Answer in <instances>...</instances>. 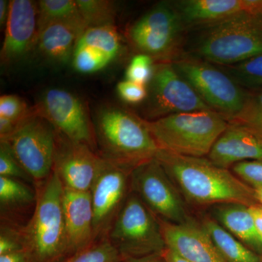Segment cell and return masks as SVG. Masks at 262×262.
<instances>
[{
    "label": "cell",
    "instance_id": "4fadbf2b",
    "mask_svg": "<svg viewBox=\"0 0 262 262\" xmlns=\"http://www.w3.org/2000/svg\"><path fill=\"white\" fill-rule=\"evenodd\" d=\"M131 172L130 169L105 160L95 179L90 193L96 239L107 237L114 221L131 192Z\"/></svg>",
    "mask_w": 262,
    "mask_h": 262
},
{
    "label": "cell",
    "instance_id": "7402d4cb",
    "mask_svg": "<svg viewBox=\"0 0 262 262\" xmlns=\"http://www.w3.org/2000/svg\"><path fill=\"white\" fill-rule=\"evenodd\" d=\"M214 213L217 222L234 237L246 246L262 251L249 207L237 203L220 204Z\"/></svg>",
    "mask_w": 262,
    "mask_h": 262
},
{
    "label": "cell",
    "instance_id": "cb8c5ba5",
    "mask_svg": "<svg viewBox=\"0 0 262 262\" xmlns=\"http://www.w3.org/2000/svg\"><path fill=\"white\" fill-rule=\"evenodd\" d=\"M37 8L38 31L53 21L70 22L88 29L76 0H41Z\"/></svg>",
    "mask_w": 262,
    "mask_h": 262
},
{
    "label": "cell",
    "instance_id": "d4e9b609",
    "mask_svg": "<svg viewBox=\"0 0 262 262\" xmlns=\"http://www.w3.org/2000/svg\"><path fill=\"white\" fill-rule=\"evenodd\" d=\"M77 42L103 53L113 61L121 47L120 36L114 26L88 28Z\"/></svg>",
    "mask_w": 262,
    "mask_h": 262
},
{
    "label": "cell",
    "instance_id": "9a60e30c",
    "mask_svg": "<svg viewBox=\"0 0 262 262\" xmlns=\"http://www.w3.org/2000/svg\"><path fill=\"white\" fill-rule=\"evenodd\" d=\"M38 36L37 3L31 0L10 1L1 61L10 64L21 59L36 46Z\"/></svg>",
    "mask_w": 262,
    "mask_h": 262
},
{
    "label": "cell",
    "instance_id": "d6a6232c",
    "mask_svg": "<svg viewBox=\"0 0 262 262\" xmlns=\"http://www.w3.org/2000/svg\"><path fill=\"white\" fill-rule=\"evenodd\" d=\"M30 108L22 98L14 95H4L0 98V117L18 124L28 115Z\"/></svg>",
    "mask_w": 262,
    "mask_h": 262
},
{
    "label": "cell",
    "instance_id": "ab89813d",
    "mask_svg": "<svg viewBox=\"0 0 262 262\" xmlns=\"http://www.w3.org/2000/svg\"><path fill=\"white\" fill-rule=\"evenodd\" d=\"M254 190L255 198H256V201L258 204L262 206V188L259 189H255Z\"/></svg>",
    "mask_w": 262,
    "mask_h": 262
},
{
    "label": "cell",
    "instance_id": "44dd1931",
    "mask_svg": "<svg viewBox=\"0 0 262 262\" xmlns=\"http://www.w3.org/2000/svg\"><path fill=\"white\" fill-rule=\"evenodd\" d=\"M35 203V188L19 179L0 177L1 223L21 227L17 219Z\"/></svg>",
    "mask_w": 262,
    "mask_h": 262
},
{
    "label": "cell",
    "instance_id": "1f68e13d",
    "mask_svg": "<svg viewBox=\"0 0 262 262\" xmlns=\"http://www.w3.org/2000/svg\"><path fill=\"white\" fill-rule=\"evenodd\" d=\"M232 171L237 178L252 189L262 188V161L241 162L232 166Z\"/></svg>",
    "mask_w": 262,
    "mask_h": 262
},
{
    "label": "cell",
    "instance_id": "e0dca14e",
    "mask_svg": "<svg viewBox=\"0 0 262 262\" xmlns=\"http://www.w3.org/2000/svg\"><path fill=\"white\" fill-rule=\"evenodd\" d=\"M208 157L215 165L227 169L241 162L262 161V136L249 127L229 122Z\"/></svg>",
    "mask_w": 262,
    "mask_h": 262
},
{
    "label": "cell",
    "instance_id": "52a82bcc",
    "mask_svg": "<svg viewBox=\"0 0 262 262\" xmlns=\"http://www.w3.org/2000/svg\"><path fill=\"white\" fill-rule=\"evenodd\" d=\"M172 63L204 102L228 121L244 107L247 91L220 67L192 56L179 57Z\"/></svg>",
    "mask_w": 262,
    "mask_h": 262
},
{
    "label": "cell",
    "instance_id": "8d00e7d4",
    "mask_svg": "<svg viewBox=\"0 0 262 262\" xmlns=\"http://www.w3.org/2000/svg\"><path fill=\"white\" fill-rule=\"evenodd\" d=\"M121 262H166L164 257L163 253L149 256H141V257L123 258Z\"/></svg>",
    "mask_w": 262,
    "mask_h": 262
},
{
    "label": "cell",
    "instance_id": "8992f818",
    "mask_svg": "<svg viewBox=\"0 0 262 262\" xmlns=\"http://www.w3.org/2000/svg\"><path fill=\"white\" fill-rule=\"evenodd\" d=\"M107 238L122 258L162 253L166 249L159 220L133 192L114 221Z\"/></svg>",
    "mask_w": 262,
    "mask_h": 262
},
{
    "label": "cell",
    "instance_id": "d590c367",
    "mask_svg": "<svg viewBox=\"0 0 262 262\" xmlns=\"http://www.w3.org/2000/svg\"><path fill=\"white\" fill-rule=\"evenodd\" d=\"M0 262H30L27 253L24 250L8 253V254L0 255Z\"/></svg>",
    "mask_w": 262,
    "mask_h": 262
},
{
    "label": "cell",
    "instance_id": "5b68a950",
    "mask_svg": "<svg viewBox=\"0 0 262 262\" xmlns=\"http://www.w3.org/2000/svg\"><path fill=\"white\" fill-rule=\"evenodd\" d=\"M192 56L225 67L262 54V17L237 15L200 29Z\"/></svg>",
    "mask_w": 262,
    "mask_h": 262
},
{
    "label": "cell",
    "instance_id": "484cf974",
    "mask_svg": "<svg viewBox=\"0 0 262 262\" xmlns=\"http://www.w3.org/2000/svg\"><path fill=\"white\" fill-rule=\"evenodd\" d=\"M220 68L241 87L251 90L262 89V54Z\"/></svg>",
    "mask_w": 262,
    "mask_h": 262
},
{
    "label": "cell",
    "instance_id": "f35d334b",
    "mask_svg": "<svg viewBox=\"0 0 262 262\" xmlns=\"http://www.w3.org/2000/svg\"><path fill=\"white\" fill-rule=\"evenodd\" d=\"M163 255L166 262H189L168 248L165 250Z\"/></svg>",
    "mask_w": 262,
    "mask_h": 262
},
{
    "label": "cell",
    "instance_id": "9c48e42d",
    "mask_svg": "<svg viewBox=\"0 0 262 262\" xmlns=\"http://www.w3.org/2000/svg\"><path fill=\"white\" fill-rule=\"evenodd\" d=\"M184 29L175 4L160 3L131 27L129 37L142 53L172 62L179 57Z\"/></svg>",
    "mask_w": 262,
    "mask_h": 262
},
{
    "label": "cell",
    "instance_id": "6da1fadb",
    "mask_svg": "<svg viewBox=\"0 0 262 262\" xmlns=\"http://www.w3.org/2000/svg\"><path fill=\"white\" fill-rule=\"evenodd\" d=\"M158 160L184 198L196 205L256 204L254 190L229 169L208 158L186 156L159 149Z\"/></svg>",
    "mask_w": 262,
    "mask_h": 262
},
{
    "label": "cell",
    "instance_id": "2e32d148",
    "mask_svg": "<svg viewBox=\"0 0 262 262\" xmlns=\"http://www.w3.org/2000/svg\"><path fill=\"white\" fill-rule=\"evenodd\" d=\"M159 220L166 248L189 262H227L203 226L192 221L173 224Z\"/></svg>",
    "mask_w": 262,
    "mask_h": 262
},
{
    "label": "cell",
    "instance_id": "f546056e",
    "mask_svg": "<svg viewBox=\"0 0 262 262\" xmlns=\"http://www.w3.org/2000/svg\"><path fill=\"white\" fill-rule=\"evenodd\" d=\"M0 177L19 179L34 186V182L16 160L10 146L0 141Z\"/></svg>",
    "mask_w": 262,
    "mask_h": 262
},
{
    "label": "cell",
    "instance_id": "603a6c76",
    "mask_svg": "<svg viewBox=\"0 0 262 262\" xmlns=\"http://www.w3.org/2000/svg\"><path fill=\"white\" fill-rule=\"evenodd\" d=\"M203 227L227 262H261L259 257L214 220L207 218Z\"/></svg>",
    "mask_w": 262,
    "mask_h": 262
},
{
    "label": "cell",
    "instance_id": "7c38bea8",
    "mask_svg": "<svg viewBox=\"0 0 262 262\" xmlns=\"http://www.w3.org/2000/svg\"><path fill=\"white\" fill-rule=\"evenodd\" d=\"M32 108L49 122L57 132L71 141L86 144L98 152L94 125L83 104L73 94L62 89L49 90Z\"/></svg>",
    "mask_w": 262,
    "mask_h": 262
},
{
    "label": "cell",
    "instance_id": "e575fe53",
    "mask_svg": "<svg viewBox=\"0 0 262 262\" xmlns=\"http://www.w3.org/2000/svg\"><path fill=\"white\" fill-rule=\"evenodd\" d=\"M249 210L253 217L256 233L262 244V206L256 203L249 206Z\"/></svg>",
    "mask_w": 262,
    "mask_h": 262
},
{
    "label": "cell",
    "instance_id": "4316f807",
    "mask_svg": "<svg viewBox=\"0 0 262 262\" xmlns=\"http://www.w3.org/2000/svg\"><path fill=\"white\" fill-rule=\"evenodd\" d=\"M88 28L114 26L116 8L107 0H76Z\"/></svg>",
    "mask_w": 262,
    "mask_h": 262
},
{
    "label": "cell",
    "instance_id": "74e56055",
    "mask_svg": "<svg viewBox=\"0 0 262 262\" xmlns=\"http://www.w3.org/2000/svg\"><path fill=\"white\" fill-rule=\"evenodd\" d=\"M10 2L7 0L0 1V25L1 27L6 25L9 15Z\"/></svg>",
    "mask_w": 262,
    "mask_h": 262
},
{
    "label": "cell",
    "instance_id": "836d02e7",
    "mask_svg": "<svg viewBox=\"0 0 262 262\" xmlns=\"http://www.w3.org/2000/svg\"><path fill=\"white\" fill-rule=\"evenodd\" d=\"M117 91L124 101L133 104L142 102L148 96L145 85L127 80L119 82Z\"/></svg>",
    "mask_w": 262,
    "mask_h": 262
},
{
    "label": "cell",
    "instance_id": "30bf717a",
    "mask_svg": "<svg viewBox=\"0 0 262 262\" xmlns=\"http://www.w3.org/2000/svg\"><path fill=\"white\" fill-rule=\"evenodd\" d=\"M130 187L160 220L173 224L190 221L178 188L155 158L132 170Z\"/></svg>",
    "mask_w": 262,
    "mask_h": 262
},
{
    "label": "cell",
    "instance_id": "83f0119b",
    "mask_svg": "<svg viewBox=\"0 0 262 262\" xmlns=\"http://www.w3.org/2000/svg\"><path fill=\"white\" fill-rule=\"evenodd\" d=\"M122 259L107 237H103L72 253L61 262H121Z\"/></svg>",
    "mask_w": 262,
    "mask_h": 262
},
{
    "label": "cell",
    "instance_id": "3957f363",
    "mask_svg": "<svg viewBox=\"0 0 262 262\" xmlns=\"http://www.w3.org/2000/svg\"><path fill=\"white\" fill-rule=\"evenodd\" d=\"M94 129L98 154L132 170L155 159L160 149L142 118L123 108H102Z\"/></svg>",
    "mask_w": 262,
    "mask_h": 262
},
{
    "label": "cell",
    "instance_id": "5bb4252c",
    "mask_svg": "<svg viewBox=\"0 0 262 262\" xmlns=\"http://www.w3.org/2000/svg\"><path fill=\"white\" fill-rule=\"evenodd\" d=\"M104 162L89 146L71 141L56 131L53 170L66 189L90 192Z\"/></svg>",
    "mask_w": 262,
    "mask_h": 262
},
{
    "label": "cell",
    "instance_id": "ba28073f",
    "mask_svg": "<svg viewBox=\"0 0 262 262\" xmlns=\"http://www.w3.org/2000/svg\"><path fill=\"white\" fill-rule=\"evenodd\" d=\"M0 141L10 146L22 168L34 181V185L51 176L54 165L56 131L32 108L18 122L13 132Z\"/></svg>",
    "mask_w": 262,
    "mask_h": 262
},
{
    "label": "cell",
    "instance_id": "8fae6325",
    "mask_svg": "<svg viewBox=\"0 0 262 262\" xmlns=\"http://www.w3.org/2000/svg\"><path fill=\"white\" fill-rule=\"evenodd\" d=\"M150 84L146 116L151 120L173 114L213 110L172 62L161 61L155 66Z\"/></svg>",
    "mask_w": 262,
    "mask_h": 262
},
{
    "label": "cell",
    "instance_id": "ffe728a7",
    "mask_svg": "<svg viewBox=\"0 0 262 262\" xmlns=\"http://www.w3.org/2000/svg\"><path fill=\"white\" fill-rule=\"evenodd\" d=\"M86 29L70 22H51L38 31L36 46L48 59L65 64L72 61L77 43Z\"/></svg>",
    "mask_w": 262,
    "mask_h": 262
},
{
    "label": "cell",
    "instance_id": "4dcf8cb0",
    "mask_svg": "<svg viewBox=\"0 0 262 262\" xmlns=\"http://www.w3.org/2000/svg\"><path fill=\"white\" fill-rule=\"evenodd\" d=\"M154 59L144 53L136 55L127 67L125 76L126 80L146 85L150 82L154 73Z\"/></svg>",
    "mask_w": 262,
    "mask_h": 262
},
{
    "label": "cell",
    "instance_id": "d6986e66",
    "mask_svg": "<svg viewBox=\"0 0 262 262\" xmlns=\"http://www.w3.org/2000/svg\"><path fill=\"white\" fill-rule=\"evenodd\" d=\"M185 28L201 29L251 13L253 0H183L174 3Z\"/></svg>",
    "mask_w": 262,
    "mask_h": 262
},
{
    "label": "cell",
    "instance_id": "f1b7e54d",
    "mask_svg": "<svg viewBox=\"0 0 262 262\" xmlns=\"http://www.w3.org/2000/svg\"><path fill=\"white\" fill-rule=\"evenodd\" d=\"M229 122L249 127L262 136V89L247 91L244 107Z\"/></svg>",
    "mask_w": 262,
    "mask_h": 262
},
{
    "label": "cell",
    "instance_id": "277c9868",
    "mask_svg": "<svg viewBox=\"0 0 262 262\" xmlns=\"http://www.w3.org/2000/svg\"><path fill=\"white\" fill-rule=\"evenodd\" d=\"M160 149L204 158L229 125L213 110L173 114L154 120L142 119Z\"/></svg>",
    "mask_w": 262,
    "mask_h": 262
},
{
    "label": "cell",
    "instance_id": "ac0fdd59",
    "mask_svg": "<svg viewBox=\"0 0 262 262\" xmlns=\"http://www.w3.org/2000/svg\"><path fill=\"white\" fill-rule=\"evenodd\" d=\"M62 203L69 253L71 255L96 241L94 208L90 192H77L64 187Z\"/></svg>",
    "mask_w": 262,
    "mask_h": 262
},
{
    "label": "cell",
    "instance_id": "7a4b0ae2",
    "mask_svg": "<svg viewBox=\"0 0 262 262\" xmlns=\"http://www.w3.org/2000/svg\"><path fill=\"white\" fill-rule=\"evenodd\" d=\"M32 214L19 229L24 251L30 262H61L70 255L63 211V185L53 170L34 185Z\"/></svg>",
    "mask_w": 262,
    "mask_h": 262
}]
</instances>
